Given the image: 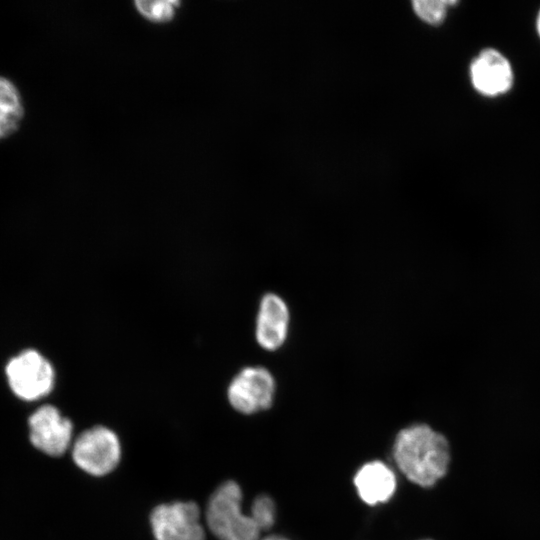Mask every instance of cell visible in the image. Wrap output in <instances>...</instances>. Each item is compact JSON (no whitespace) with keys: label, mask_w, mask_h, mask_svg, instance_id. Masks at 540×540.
Instances as JSON below:
<instances>
[{"label":"cell","mask_w":540,"mask_h":540,"mask_svg":"<svg viewBox=\"0 0 540 540\" xmlns=\"http://www.w3.org/2000/svg\"><path fill=\"white\" fill-rule=\"evenodd\" d=\"M259 540H291V539L280 534H269L265 537H261Z\"/></svg>","instance_id":"9a60e30c"},{"label":"cell","mask_w":540,"mask_h":540,"mask_svg":"<svg viewBox=\"0 0 540 540\" xmlns=\"http://www.w3.org/2000/svg\"><path fill=\"white\" fill-rule=\"evenodd\" d=\"M133 5L136 11L152 23L170 22L181 5L179 0H135Z\"/></svg>","instance_id":"7c38bea8"},{"label":"cell","mask_w":540,"mask_h":540,"mask_svg":"<svg viewBox=\"0 0 540 540\" xmlns=\"http://www.w3.org/2000/svg\"><path fill=\"white\" fill-rule=\"evenodd\" d=\"M276 383L271 372L262 366H246L230 380L226 396L238 413L253 415L269 409L274 401Z\"/></svg>","instance_id":"5b68a950"},{"label":"cell","mask_w":540,"mask_h":540,"mask_svg":"<svg viewBox=\"0 0 540 540\" xmlns=\"http://www.w3.org/2000/svg\"><path fill=\"white\" fill-rule=\"evenodd\" d=\"M419 540H432V539H427V538H426V539H419Z\"/></svg>","instance_id":"e0dca14e"},{"label":"cell","mask_w":540,"mask_h":540,"mask_svg":"<svg viewBox=\"0 0 540 540\" xmlns=\"http://www.w3.org/2000/svg\"><path fill=\"white\" fill-rule=\"evenodd\" d=\"M24 103L18 87L0 76V140L14 134L24 117Z\"/></svg>","instance_id":"8fae6325"},{"label":"cell","mask_w":540,"mask_h":540,"mask_svg":"<svg viewBox=\"0 0 540 540\" xmlns=\"http://www.w3.org/2000/svg\"><path fill=\"white\" fill-rule=\"evenodd\" d=\"M469 77L475 91L489 98L507 94L514 84V71L509 59L492 47L483 48L472 59Z\"/></svg>","instance_id":"ba28073f"},{"label":"cell","mask_w":540,"mask_h":540,"mask_svg":"<svg viewBox=\"0 0 540 540\" xmlns=\"http://www.w3.org/2000/svg\"><path fill=\"white\" fill-rule=\"evenodd\" d=\"M29 440L42 453L58 457L71 449L73 423L52 404L38 407L28 418Z\"/></svg>","instance_id":"52a82bcc"},{"label":"cell","mask_w":540,"mask_h":540,"mask_svg":"<svg viewBox=\"0 0 540 540\" xmlns=\"http://www.w3.org/2000/svg\"><path fill=\"white\" fill-rule=\"evenodd\" d=\"M392 457L408 481L422 488H431L448 472L450 445L443 434L429 425L411 424L396 434Z\"/></svg>","instance_id":"6da1fadb"},{"label":"cell","mask_w":540,"mask_h":540,"mask_svg":"<svg viewBox=\"0 0 540 540\" xmlns=\"http://www.w3.org/2000/svg\"><path fill=\"white\" fill-rule=\"evenodd\" d=\"M155 540H205L201 510L193 501H174L157 505L150 513Z\"/></svg>","instance_id":"8992f818"},{"label":"cell","mask_w":540,"mask_h":540,"mask_svg":"<svg viewBox=\"0 0 540 540\" xmlns=\"http://www.w3.org/2000/svg\"><path fill=\"white\" fill-rule=\"evenodd\" d=\"M121 454L119 437L104 425H95L82 431L71 446L75 465L95 477L111 473L119 464Z\"/></svg>","instance_id":"277c9868"},{"label":"cell","mask_w":540,"mask_h":540,"mask_svg":"<svg viewBox=\"0 0 540 540\" xmlns=\"http://www.w3.org/2000/svg\"><path fill=\"white\" fill-rule=\"evenodd\" d=\"M353 484L360 500L368 506L389 502L397 490L395 471L381 460L362 464L354 474Z\"/></svg>","instance_id":"30bf717a"},{"label":"cell","mask_w":540,"mask_h":540,"mask_svg":"<svg viewBox=\"0 0 540 540\" xmlns=\"http://www.w3.org/2000/svg\"><path fill=\"white\" fill-rule=\"evenodd\" d=\"M535 29H536L537 35H538L539 38H540V9L538 10V13H537V15H536V19H535Z\"/></svg>","instance_id":"2e32d148"},{"label":"cell","mask_w":540,"mask_h":540,"mask_svg":"<svg viewBox=\"0 0 540 540\" xmlns=\"http://www.w3.org/2000/svg\"><path fill=\"white\" fill-rule=\"evenodd\" d=\"M240 485L227 480L211 494L204 513L205 527L217 540H259L261 531L242 510Z\"/></svg>","instance_id":"7a4b0ae2"},{"label":"cell","mask_w":540,"mask_h":540,"mask_svg":"<svg viewBox=\"0 0 540 540\" xmlns=\"http://www.w3.org/2000/svg\"><path fill=\"white\" fill-rule=\"evenodd\" d=\"M289 320V309L280 296L274 293L263 295L255 320L257 344L267 351L281 347L287 337Z\"/></svg>","instance_id":"9c48e42d"},{"label":"cell","mask_w":540,"mask_h":540,"mask_svg":"<svg viewBox=\"0 0 540 540\" xmlns=\"http://www.w3.org/2000/svg\"><path fill=\"white\" fill-rule=\"evenodd\" d=\"M249 515L261 532L270 530L275 525L277 518L274 499L268 494L256 496L251 504Z\"/></svg>","instance_id":"4fadbf2b"},{"label":"cell","mask_w":540,"mask_h":540,"mask_svg":"<svg viewBox=\"0 0 540 540\" xmlns=\"http://www.w3.org/2000/svg\"><path fill=\"white\" fill-rule=\"evenodd\" d=\"M5 374L13 394L24 401L46 397L56 381L53 364L36 349H26L12 357L6 364Z\"/></svg>","instance_id":"3957f363"},{"label":"cell","mask_w":540,"mask_h":540,"mask_svg":"<svg viewBox=\"0 0 540 540\" xmlns=\"http://www.w3.org/2000/svg\"><path fill=\"white\" fill-rule=\"evenodd\" d=\"M457 4L450 0H416L412 2L414 11L425 22L437 25L443 22L449 6Z\"/></svg>","instance_id":"5bb4252c"}]
</instances>
